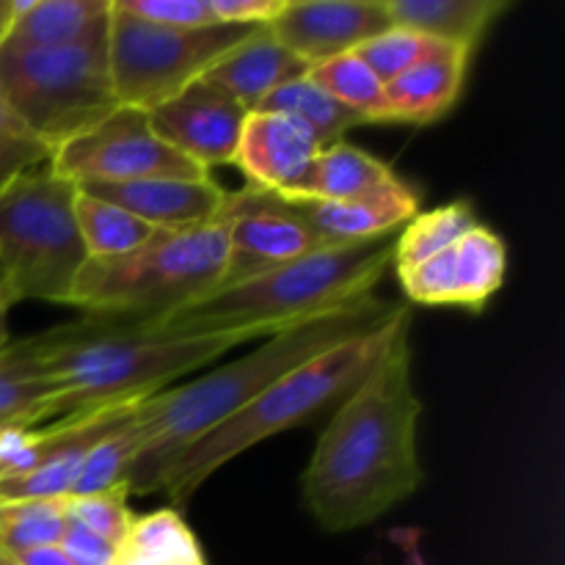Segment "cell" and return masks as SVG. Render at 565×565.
<instances>
[{
    "mask_svg": "<svg viewBox=\"0 0 565 565\" xmlns=\"http://www.w3.org/2000/svg\"><path fill=\"white\" fill-rule=\"evenodd\" d=\"M423 401L412 381V307L397 315L373 367L334 406L301 475V497L323 533H351L417 494Z\"/></svg>",
    "mask_w": 565,
    "mask_h": 565,
    "instance_id": "1",
    "label": "cell"
},
{
    "mask_svg": "<svg viewBox=\"0 0 565 565\" xmlns=\"http://www.w3.org/2000/svg\"><path fill=\"white\" fill-rule=\"evenodd\" d=\"M397 307L401 303L367 296L351 307L265 337L252 353L232 359L224 367H215L213 373L147 397L138 412L141 450L127 475L130 497L154 494L163 469L193 441L226 423L232 414L248 406L259 392L268 390L292 367L329 351L337 342L384 326L397 312Z\"/></svg>",
    "mask_w": 565,
    "mask_h": 565,
    "instance_id": "2",
    "label": "cell"
},
{
    "mask_svg": "<svg viewBox=\"0 0 565 565\" xmlns=\"http://www.w3.org/2000/svg\"><path fill=\"white\" fill-rule=\"evenodd\" d=\"M246 342L241 334H182L143 320L88 315L28 337L39 370L53 386L47 423L158 395L171 381Z\"/></svg>",
    "mask_w": 565,
    "mask_h": 565,
    "instance_id": "3",
    "label": "cell"
},
{
    "mask_svg": "<svg viewBox=\"0 0 565 565\" xmlns=\"http://www.w3.org/2000/svg\"><path fill=\"white\" fill-rule=\"evenodd\" d=\"M395 237L323 246L143 323L182 334H241L248 342L265 340L375 296L379 281L390 265H395Z\"/></svg>",
    "mask_w": 565,
    "mask_h": 565,
    "instance_id": "4",
    "label": "cell"
},
{
    "mask_svg": "<svg viewBox=\"0 0 565 565\" xmlns=\"http://www.w3.org/2000/svg\"><path fill=\"white\" fill-rule=\"evenodd\" d=\"M401 309L403 307H397V312L379 329L337 342L329 351L318 353L274 381L248 406H243L226 423L182 450L163 469L154 494L158 491L166 494L174 508L185 505L202 489L204 480L232 458L263 445L270 436L309 425L323 412L334 408L381 356L395 331Z\"/></svg>",
    "mask_w": 565,
    "mask_h": 565,
    "instance_id": "5",
    "label": "cell"
},
{
    "mask_svg": "<svg viewBox=\"0 0 565 565\" xmlns=\"http://www.w3.org/2000/svg\"><path fill=\"white\" fill-rule=\"evenodd\" d=\"M230 259V224L163 232L121 257H88L66 307L88 318L152 320L177 312L221 285Z\"/></svg>",
    "mask_w": 565,
    "mask_h": 565,
    "instance_id": "6",
    "label": "cell"
},
{
    "mask_svg": "<svg viewBox=\"0 0 565 565\" xmlns=\"http://www.w3.org/2000/svg\"><path fill=\"white\" fill-rule=\"evenodd\" d=\"M77 185L44 166L0 191V290L11 303H70L88 254L75 221Z\"/></svg>",
    "mask_w": 565,
    "mask_h": 565,
    "instance_id": "7",
    "label": "cell"
},
{
    "mask_svg": "<svg viewBox=\"0 0 565 565\" xmlns=\"http://www.w3.org/2000/svg\"><path fill=\"white\" fill-rule=\"evenodd\" d=\"M0 99L50 152L92 130L119 108L108 28L61 47L0 44Z\"/></svg>",
    "mask_w": 565,
    "mask_h": 565,
    "instance_id": "8",
    "label": "cell"
},
{
    "mask_svg": "<svg viewBox=\"0 0 565 565\" xmlns=\"http://www.w3.org/2000/svg\"><path fill=\"white\" fill-rule=\"evenodd\" d=\"M259 28L210 25L160 28L121 14L110 3L108 66L119 105L149 114L202 81L221 58L252 39Z\"/></svg>",
    "mask_w": 565,
    "mask_h": 565,
    "instance_id": "9",
    "label": "cell"
},
{
    "mask_svg": "<svg viewBox=\"0 0 565 565\" xmlns=\"http://www.w3.org/2000/svg\"><path fill=\"white\" fill-rule=\"evenodd\" d=\"M50 169L75 185H114L154 177H207V171L158 138L143 110L127 105H119L108 119L55 149Z\"/></svg>",
    "mask_w": 565,
    "mask_h": 565,
    "instance_id": "10",
    "label": "cell"
},
{
    "mask_svg": "<svg viewBox=\"0 0 565 565\" xmlns=\"http://www.w3.org/2000/svg\"><path fill=\"white\" fill-rule=\"evenodd\" d=\"M224 218L230 224V259L218 287L246 281L326 246L296 204L263 188L230 191Z\"/></svg>",
    "mask_w": 565,
    "mask_h": 565,
    "instance_id": "11",
    "label": "cell"
},
{
    "mask_svg": "<svg viewBox=\"0 0 565 565\" xmlns=\"http://www.w3.org/2000/svg\"><path fill=\"white\" fill-rule=\"evenodd\" d=\"M508 274V246L478 224L436 257L397 274L408 301L423 307H463L480 312L500 292Z\"/></svg>",
    "mask_w": 565,
    "mask_h": 565,
    "instance_id": "12",
    "label": "cell"
},
{
    "mask_svg": "<svg viewBox=\"0 0 565 565\" xmlns=\"http://www.w3.org/2000/svg\"><path fill=\"white\" fill-rule=\"evenodd\" d=\"M147 116L158 138L210 174L213 166L235 163L248 110L207 81H196Z\"/></svg>",
    "mask_w": 565,
    "mask_h": 565,
    "instance_id": "13",
    "label": "cell"
},
{
    "mask_svg": "<svg viewBox=\"0 0 565 565\" xmlns=\"http://www.w3.org/2000/svg\"><path fill=\"white\" fill-rule=\"evenodd\" d=\"M390 28L384 0H287L268 31L312 70L337 55L356 53Z\"/></svg>",
    "mask_w": 565,
    "mask_h": 565,
    "instance_id": "14",
    "label": "cell"
},
{
    "mask_svg": "<svg viewBox=\"0 0 565 565\" xmlns=\"http://www.w3.org/2000/svg\"><path fill=\"white\" fill-rule=\"evenodd\" d=\"M88 196L105 199L163 232H188L215 224L224 215L230 191L213 177H154V180L77 185Z\"/></svg>",
    "mask_w": 565,
    "mask_h": 565,
    "instance_id": "15",
    "label": "cell"
},
{
    "mask_svg": "<svg viewBox=\"0 0 565 565\" xmlns=\"http://www.w3.org/2000/svg\"><path fill=\"white\" fill-rule=\"evenodd\" d=\"M318 152L320 143L301 121L252 110L243 121L235 166L246 174V185L285 196L301 182Z\"/></svg>",
    "mask_w": 565,
    "mask_h": 565,
    "instance_id": "16",
    "label": "cell"
},
{
    "mask_svg": "<svg viewBox=\"0 0 565 565\" xmlns=\"http://www.w3.org/2000/svg\"><path fill=\"white\" fill-rule=\"evenodd\" d=\"M326 246L379 241L397 235L419 213V193L397 177L395 182L342 202H292Z\"/></svg>",
    "mask_w": 565,
    "mask_h": 565,
    "instance_id": "17",
    "label": "cell"
},
{
    "mask_svg": "<svg viewBox=\"0 0 565 565\" xmlns=\"http://www.w3.org/2000/svg\"><path fill=\"white\" fill-rule=\"evenodd\" d=\"M472 50L445 47L419 61L384 86L386 121L392 125H434L461 99Z\"/></svg>",
    "mask_w": 565,
    "mask_h": 565,
    "instance_id": "18",
    "label": "cell"
},
{
    "mask_svg": "<svg viewBox=\"0 0 565 565\" xmlns=\"http://www.w3.org/2000/svg\"><path fill=\"white\" fill-rule=\"evenodd\" d=\"M303 75H309V64H303L279 39H274L268 28H259L241 47L221 58L202 81H207L210 86L224 92L252 114L276 88Z\"/></svg>",
    "mask_w": 565,
    "mask_h": 565,
    "instance_id": "19",
    "label": "cell"
},
{
    "mask_svg": "<svg viewBox=\"0 0 565 565\" xmlns=\"http://www.w3.org/2000/svg\"><path fill=\"white\" fill-rule=\"evenodd\" d=\"M108 20L110 0H11L0 44L61 47L105 31Z\"/></svg>",
    "mask_w": 565,
    "mask_h": 565,
    "instance_id": "20",
    "label": "cell"
},
{
    "mask_svg": "<svg viewBox=\"0 0 565 565\" xmlns=\"http://www.w3.org/2000/svg\"><path fill=\"white\" fill-rule=\"evenodd\" d=\"M392 25L425 33L452 47L478 50L511 0H384Z\"/></svg>",
    "mask_w": 565,
    "mask_h": 565,
    "instance_id": "21",
    "label": "cell"
},
{
    "mask_svg": "<svg viewBox=\"0 0 565 565\" xmlns=\"http://www.w3.org/2000/svg\"><path fill=\"white\" fill-rule=\"evenodd\" d=\"M395 180V171L364 152L362 147L337 141L315 154L301 182L281 199L287 202H342V199L364 196V193L390 185Z\"/></svg>",
    "mask_w": 565,
    "mask_h": 565,
    "instance_id": "22",
    "label": "cell"
},
{
    "mask_svg": "<svg viewBox=\"0 0 565 565\" xmlns=\"http://www.w3.org/2000/svg\"><path fill=\"white\" fill-rule=\"evenodd\" d=\"M114 565H207L202 546L174 508L136 516Z\"/></svg>",
    "mask_w": 565,
    "mask_h": 565,
    "instance_id": "23",
    "label": "cell"
},
{
    "mask_svg": "<svg viewBox=\"0 0 565 565\" xmlns=\"http://www.w3.org/2000/svg\"><path fill=\"white\" fill-rule=\"evenodd\" d=\"M50 401L53 386L39 370L28 337L0 348V419L20 428H39L47 423Z\"/></svg>",
    "mask_w": 565,
    "mask_h": 565,
    "instance_id": "24",
    "label": "cell"
},
{
    "mask_svg": "<svg viewBox=\"0 0 565 565\" xmlns=\"http://www.w3.org/2000/svg\"><path fill=\"white\" fill-rule=\"evenodd\" d=\"M257 110H268V114H281L301 121V125L312 132L315 141L320 143V149L331 147V143L337 141H345L348 130L364 125L353 110H348L345 105L337 103V99L331 97L323 86H318L309 75L276 88L268 99L259 103Z\"/></svg>",
    "mask_w": 565,
    "mask_h": 565,
    "instance_id": "25",
    "label": "cell"
},
{
    "mask_svg": "<svg viewBox=\"0 0 565 565\" xmlns=\"http://www.w3.org/2000/svg\"><path fill=\"white\" fill-rule=\"evenodd\" d=\"M478 224L475 204L467 199L447 202L441 207L428 210V213H417L395 237V270L403 274V270L436 257Z\"/></svg>",
    "mask_w": 565,
    "mask_h": 565,
    "instance_id": "26",
    "label": "cell"
},
{
    "mask_svg": "<svg viewBox=\"0 0 565 565\" xmlns=\"http://www.w3.org/2000/svg\"><path fill=\"white\" fill-rule=\"evenodd\" d=\"M75 221L88 257H121L141 248L160 232L105 199L88 196L81 188L75 199Z\"/></svg>",
    "mask_w": 565,
    "mask_h": 565,
    "instance_id": "27",
    "label": "cell"
},
{
    "mask_svg": "<svg viewBox=\"0 0 565 565\" xmlns=\"http://www.w3.org/2000/svg\"><path fill=\"white\" fill-rule=\"evenodd\" d=\"M309 77L323 86L337 103L353 110L364 125H386L384 83L356 53L337 55V58L312 66Z\"/></svg>",
    "mask_w": 565,
    "mask_h": 565,
    "instance_id": "28",
    "label": "cell"
},
{
    "mask_svg": "<svg viewBox=\"0 0 565 565\" xmlns=\"http://www.w3.org/2000/svg\"><path fill=\"white\" fill-rule=\"evenodd\" d=\"M141 406L136 408L130 419H125L119 428L103 436L86 452L70 497L99 494V491L116 489V486H127V475H130L138 450H141V439H138V412H141Z\"/></svg>",
    "mask_w": 565,
    "mask_h": 565,
    "instance_id": "29",
    "label": "cell"
},
{
    "mask_svg": "<svg viewBox=\"0 0 565 565\" xmlns=\"http://www.w3.org/2000/svg\"><path fill=\"white\" fill-rule=\"evenodd\" d=\"M66 524V500H0V550L20 555L58 546Z\"/></svg>",
    "mask_w": 565,
    "mask_h": 565,
    "instance_id": "30",
    "label": "cell"
},
{
    "mask_svg": "<svg viewBox=\"0 0 565 565\" xmlns=\"http://www.w3.org/2000/svg\"><path fill=\"white\" fill-rule=\"evenodd\" d=\"M445 47H450V44L436 42V39L425 36V33H417V31H408V28L392 25L390 31L379 33L375 39L364 42L362 47L356 50V55L386 86V83L395 81L397 75L412 70L414 64L441 53Z\"/></svg>",
    "mask_w": 565,
    "mask_h": 565,
    "instance_id": "31",
    "label": "cell"
},
{
    "mask_svg": "<svg viewBox=\"0 0 565 565\" xmlns=\"http://www.w3.org/2000/svg\"><path fill=\"white\" fill-rule=\"evenodd\" d=\"M66 516L81 527L92 530L99 539L114 544L116 550L130 533L136 513L130 511V491L127 486L99 491V494L86 497H66Z\"/></svg>",
    "mask_w": 565,
    "mask_h": 565,
    "instance_id": "32",
    "label": "cell"
},
{
    "mask_svg": "<svg viewBox=\"0 0 565 565\" xmlns=\"http://www.w3.org/2000/svg\"><path fill=\"white\" fill-rule=\"evenodd\" d=\"M50 158L53 152L36 136H31L28 127L0 99V191L25 171L44 166Z\"/></svg>",
    "mask_w": 565,
    "mask_h": 565,
    "instance_id": "33",
    "label": "cell"
},
{
    "mask_svg": "<svg viewBox=\"0 0 565 565\" xmlns=\"http://www.w3.org/2000/svg\"><path fill=\"white\" fill-rule=\"evenodd\" d=\"M110 3L121 14L136 17L149 25L188 28V31L218 25L210 14L207 0H110Z\"/></svg>",
    "mask_w": 565,
    "mask_h": 565,
    "instance_id": "34",
    "label": "cell"
},
{
    "mask_svg": "<svg viewBox=\"0 0 565 565\" xmlns=\"http://www.w3.org/2000/svg\"><path fill=\"white\" fill-rule=\"evenodd\" d=\"M218 25L268 28L281 14L287 0H207Z\"/></svg>",
    "mask_w": 565,
    "mask_h": 565,
    "instance_id": "35",
    "label": "cell"
},
{
    "mask_svg": "<svg viewBox=\"0 0 565 565\" xmlns=\"http://www.w3.org/2000/svg\"><path fill=\"white\" fill-rule=\"evenodd\" d=\"M61 552L70 557L75 565H114L116 563V546L108 544L105 539H99L92 530L81 527L70 519L64 530V539H61Z\"/></svg>",
    "mask_w": 565,
    "mask_h": 565,
    "instance_id": "36",
    "label": "cell"
},
{
    "mask_svg": "<svg viewBox=\"0 0 565 565\" xmlns=\"http://www.w3.org/2000/svg\"><path fill=\"white\" fill-rule=\"evenodd\" d=\"M11 557L20 565H75L61 552V546H39V550H28Z\"/></svg>",
    "mask_w": 565,
    "mask_h": 565,
    "instance_id": "37",
    "label": "cell"
},
{
    "mask_svg": "<svg viewBox=\"0 0 565 565\" xmlns=\"http://www.w3.org/2000/svg\"><path fill=\"white\" fill-rule=\"evenodd\" d=\"M14 303L9 301V298L3 296V290H0V348H6L11 342V334H9V312Z\"/></svg>",
    "mask_w": 565,
    "mask_h": 565,
    "instance_id": "38",
    "label": "cell"
},
{
    "mask_svg": "<svg viewBox=\"0 0 565 565\" xmlns=\"http://www.w3.org/2000/svg\"><path fill=\"white\" fill-rule=\"evenodd\" d=\"M9 17H11V0H0V31L6 28Z\"/></svg>",
    "mask_w": 565,
    "mask_h": 565,
    "instance_id": "39",
    "label": "cell"
},
{
    "mask_svg": "<svg viewBox=\"0 0 565 565\" xmlns=\"http://www.w3.org/2000/svg\"><path fill=\"white\" fill-rule=\"evenodd\" d=\"M0 565H20L6 550H0Z\"/></svg>",
    "mask_w": 565,
    "mask_h": 565,
    "instance_id": "40",
    "label": "cell"
},
{
    "mask_svg": "<svg viewBox=\"0 0 565 565\" xmlns=\"http://www.w3.org/2000/svg\"><path fill=\"white\" fill-rule=\"evenodd\" d=\"M6 430H31V428H20V425H11V423H3V419H0V434H6Z\"/></svg>",
    "mask_w": 565,
    "mask_h": 565,
    "instance_id": "41",
    "label": "cell"
},
{
    "mask_svg": "<svg viewBox=\"0 0 565 565\" xmlns=\"http://www.w3.org/2000/svg\"><path fill=\"white\" fill-rule=\"evenodd\" d=\"M0 436H3V434H0ZM0 478H3V461H0Z\"/></svg>",
    "mask_w": 565,
    "mask_h": 565,
    "instance_id": "42",
    "label": "cell"
},
{
    "mask_svg": "<svg viewBox=\"0 0 565 565\" xmlns=\"http://www.w3.org/2000/svg\"><path fill=\"white\" fill-rule=\"evenodd\" d=\"M0 33H3V31H0Z\"/></svg>",
    "mask_w": 565,
    "mask_h": 565,
    "instance_id": "43",
    "label": "cell"
}]
</instances>
